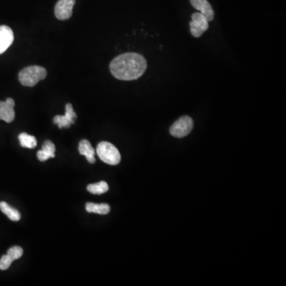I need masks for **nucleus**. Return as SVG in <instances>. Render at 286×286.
Returning a JSON list of instances; mask_svg holds the SVG:
<instances>
[{
    "label": "nucleus",
    "mask_w": 286,
    "mask_h": 286,
    "mask_svg": "<svg viewBox=\"0 0 286 286\" xmlns=\"http://www.w3.org/2000/svg\"><path fill=\"white\" fill-rule=\"evenodd\" d=\"M147 62L140 54L127 53L118 56L110 64L111 73L121 80H134L144 74Z\"/></svg>",
    "instance_id": "1"
},
{
    "label": "nucleus",
    "mask_w": 286,
    "mask_h": 286,
    "mask_svg": "<svg viewBox=\"0 0 286 286\" xmlns=\"http://www.w3.org/2000/svg\"><path fill=\"white\" fill-rule=\"evenodd\" d=\"M47 76V71L46 68L38 65H32L20 71L18 79L22 85L33 87L38 84L40 80L44 79Z\"/></svg>",
    "instance_id": "2"
},
{
    "label": "nucleus",
    "mask_w": 286,
    "mask_h": 286,
    "mask_svg": "<svg viewBox=\"0 0 286 286\" xmlns=\"http://www.w3.org/2000/svg\"><path fill=\"white\" fill-rule=\"evenodd\" d=\"M96 154L102 161L108 165H116L121 161V155L119 150L108 142H101L98 144Z\"/></svg>",
    "instance_id": "3"
},
{
    "label": "nucleus",
    "mask_w": 286,
    "mask_h": 286,
    "mask_svg": "<svg viewBox=\"0 0 286 286\" xmlns=\"http://www.w3.org/2000/svg\"><path fill=\"white\" fill-rule=\"evenodd\" d=\"M193 128V121L190 116L181 117L170 127V134L176 138H184L191 132Z\"/></svg>",
    "instance_id": "4"
},
{
    "label": "nucleus",
    "mask_w": 286,
    "mask_h": 286,
    "mask_svg": "<svg viewBox=\"0 0 286 286\" xmlns=\"http://www.w3.org/2000/svg\"><path fill=\"white\" fill-rule=\"evenodd\" d=\"M190 31L195 38H200L205 31L208 30V21L201 13H194L191 16Z\"/></svg>",
    "instance_id": "5"
},
{
    "label": "nucleus",
    "mask_w": 286,
    "mask_h": 286,
    "mask_svg": "<svg viewBox=\"0 0 286 286\" xmlns=\"http://www.w3.org/2000/svg\"><path fill=\"white\" fill-rule=\"evenodd\" d=\"M76 0H59L55 6V16L59 20H67L73 15Z\"/></svg>",
    "instance_id": "6"
},
{
    "label": "nucleus",
    "mask_w": 286,
    "mask_h": 286,
    "mask_svg": "<svg viewBox=\"0 0 286 286\" xmlns=\"http://www.w3.org/2000/svg\"><path fill=\"white\" fill-rule=\"evenodd\" d=\"M77 114L73 110V105L68 104L65 107L64 115H56L53 119V123L57 124L59 128H68L72 124L75 123Z\"/></svg>",
    "instance_id": "7"
},
{
    "label": "nucleus",
    "mask_w": 286,
    "mask_h": 286,
    "mask_svg": "<svg viewBox=\"0 0 286 286\" xmlns=\"http://www.w3.org/2000/svg\"><path fill=\"white\" fill-rule=\"evenodd\" d=\"M16 103L11 98H8L6 101H0V119L7 122L8 124L13 122L16 117L14 110Z\"/></svg>",
    "instance_id": "8"
},
{
    "label": "nucleus",
    "mask_w": 286,
    "mask_h": 286,
    "mask_svg": "<svg viewBox=\"0 0 286 286\" xmlns=\"http://www.w3.org/2000/svg\"><path fill=\"white\" fill-rule=\"evenodd\" d=\"M14 42V33L7 26H0V54H2Z\"/></svg>",
    "instance_id": "9"
},
{
    "label": "nucleus",
    "mask_w": 286,
    "mask_h": 286,
    "mask_svg": "<svg viewBox=\"0 0 286 286\" xmlns=\"http://www.w3.org/2000/svg\"><path fill=\"white\" fill-rule=\"evenodd\" d=\"M191 4L194 8L200 11V13L211 22L214 18V11L207 0H190Z\"/></svg>",
    "instance_id": "10"
},
{
    "label": "nucleus",
    "mask_w": 286,
    "mask_h": 286,
    "mask_svg": "<svg viewBox=\"0 0 286 286\" xmlns=\"http://www.w3.org/2000/svg\"><path fill=\"white\" fill-rule=\"evenodd\" d=\"M79 154L85 157L88 162L91 164L95 162V150L93 149L91 143L88 140H82L79 144Z\"/></svg>",
    "instance_id": "11"
},
{
    "label": "nucleus",
    "mask_w": 286,
    "mask_h": 286,
    "mask_svg": "<svg viewBox=\"0 0 286 286\" xmlns=\"http://www.w3.org/2000/svg\"><path fill=\"white\" fill-rule=\"evenodd\" d=\"M86 211L89 213H96L99 215H107L111 211V207L108 204H94L87 203Z\"/></svg>",
    "instance_id": "12"
},
{
    "label": "nucleus",
    "mask_w": 286,
    "mask_h": 286,
    "mask_svg": "<svg viewBox=\"0 0 286 286\" xmlns=\"http://www.w3.org/2000/svg\"><path fill=\"white\" fill-rule=\"evenodd\" d=\"M0 210L12 221H18L21 219L19 211L16 208L11 207L7 203L2 201L0 202Z\"/></svg>",
    "instance_id": "13"
},
{
    "label": "nucleus",
    "mask_w": 286,
    "mask_h": 286,
    "mask_svg": "<svg viewBox=\"0 0 286 286\" xmlns=\"http://www.w3.org/2000/svg\"><path fill=\"white\" fill-rule=\"evenodd\" d=\"M20 145L22 147L28 148V149H33L37 145V139L35 137L30 135L27 133H22L18 136Z\"/></svg>",
    "instance_id": "14"
},
{
    "label": "nucleus",
    "mask_w": 286,
    "mask_h": 286,
    "mask_svg": "<svg viewBox=\"0 0 286 286\" xmlns=\"http://www.w3.org/2000/svg\"><path fill=\"white\" fill-rule=\"evenodd\" d=\"M87 190L89 192L95 195H100V194H104L109 190V186H108V183L105 181H100L99 183H95V184H91L88 185Z\"/></svg>",
    "instance_id": "15"
},
{
    "label": "nucleus",
    "mask_w": 286,
    "mask_h": 286,
    "mask_svg": "<svg viewBox=\"0 0 286 286\" xmlns=\"http://www.w3.org/2000/svg\"><path fill=\"white\" fill-rule=\"evenodd\" d=\"M22 254H23V250H22V247L15 246V247H11L7 251V254L11 257V259L15 261V260L18 259V258L22 257Z\"/></svg>",
    "instance_id": "16"
},
{
    "label": "nucleus",
    "mask_w": 286,
    "mask_h": 286,
    "mask_svg": "<svg viewBox=\"0 0 286 286\" xmlns=\"http://www.w3.org/2000/svg\"><path fill=\"white\" fill-rule=\"evenodd\" d=\"M42 150L44 152L47 153L50 159H52V158L53 159L55 157V145H54V144L52 142L49 141V140H47V141L43 143Z\"/></svg>",
    "instance_id": "17"
},
{
    "label": "nucleus",
    "mask_w": 286,
    "mask_h": 286,
    "mask_svg": "<svg viewBox=\"0 0 286 286\" xmlns=\"http://www.w3.org/2000/svg\"><path fill=\"white\" fill-rule=\"evenodd\" d=\"M12 262H13V260L11 259V257L7 254L2 256L0 258V270H6L11 267Z\"/></svg>",
    "instance_id": "18"
},
{
    "label": "nucleus",
    "mask_w": 286,
    "mask_h": 286,
    "mask_svg": "<svg viewBox=\"0 0 286 286\" xmlns=\"http://www.w3.org/2000/svg\"><path fill=\"white\" fill-rule=\"evenodd\" d=\"M37 156H38V160L41 161H47L48 159H50L48 154H47V153L44 152L42 150L38 151V153H37Z\"/></svg>",
    "instance_id": "19"
}]
</instances>
